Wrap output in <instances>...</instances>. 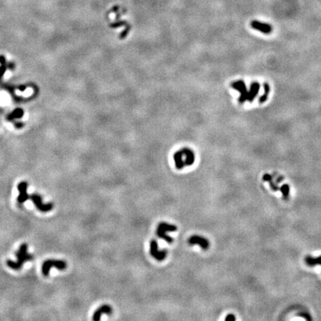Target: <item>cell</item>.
Returning <instances> with one entry per match:
<instances>
[{"label": "cell", "mask_w": 321, "mask_h": 321, "mask_svg": "<svg viewBox=\"0 0 321 321\" xmlns=\"http://www.w3.org/2000/svg\"><path fill=\"white\" fill-rule=\"evenodd\" d=\"M0 64H1V66H0V78H2L4 75V74L5 73L6 69H8V63H6V60L5 57L2 56V55L0 56Z\"/></svg>", "instance_id": "cell-16"}, {"label": "cell", "mask_w": 321, "mask_h": 321, "mask_svg": "<svg viewBox=\"0 0 321 321\" xmlns=\"http://www.w3.org/2000/svg\"><path fill=\"white\" fill-rule=\"evenodd\" d=\"M176 230H177V227L174 225L168 224V223L166 222H160L158 225V228H157L156 234L159 238L165 240L166 242H169V243H171V242H173V239L170 237V236H168L167 234V232H168V231H176Z\"/></svg>", "instance_id": "cell-4"}, {"label": "cell", "mask_w": 321, "mask_h": 321, "mask_svg": "<svg viewBox=\"0 0 321 321\" xmlns=\"http://www.w3.org/2000/svg\"><path fill=\"white\" fill-rule=\"evenodd\" d=\"M251 26L254 29L262 33V34H269L272 32V27L271 25L268 24V23L254 20V21L251 22Z\"/></svg>", "instance_id": "cell-9"}, {"label": "cell", "mask_w": 321, "mask_h": 321, "mask_svg": "<svg viewBox=\"0 0 321 321\" xmlns=\"http://www.w3.org/2000/svg\"><path fill=\"white\" fill-rule=\"evenodd\" d=\"M27 250H28V245L26 243L23 244L20 247L18 252L17 253V260L16 262H14V261L11 260H8V266L14 269V270H20L23 266V264L26 262V261L33 259V258H34L33 256L31 254H28L27 252Z\"/></svg>", "instance_id": "cell-3"}, {"label": "cell", "mask_w": 321, "mask_h": 321, "mask_svg": "<svg viewBox=\"0 0 321 321\" xmlns=\"http://www.w3.org/2000/svg\"><path fill=\"white\" fill-rule=\"evenodd\" d=\"M112 312V309L111 306H109V305H103V306H100V308H98L94 311L93 315V320H100V319L101 318L102 315H103V314H110Z\"/></svg>", "instance_id": "cell-10"}, {"label": "cell", "mask_w": 321, "mask_h": 321, "mask_svg": "<svg viewBox=\"0 0 321 321\" xmlns=\"http://www.w3.org/2000/svg\"><path fill=\"white\" fill-rule=\"evenodd\" d=\"M19 89H20V91H22V92H23V91L26 90V87H25V86H20V87L19 88Z\"/></svg>", "instance_id": "cell-21"}, {"label": "cell", "mask_w": 321, "mask_h": 321, "mask_svg": "<svg viewBox=\"0 0 321 321\" xmlns=\"http://www.w3.org/2000/svg\"><path fill=\"white\" fill-rule=\"evenodd\" d=\"M27 187H28V184L26 182H20L18 185V190L20 191V195H19L18 198H17V201H18L20 204H23L27 199Z\"/></svg>", "instance_id": "cell-11"}, {"label": "cell", "mask_w": 321, "mask_h": 321, "mask_svg": "<svg viewBox=\"0 0 321 321\" xmlns=\"http://www.w3.org/2000/svg\"><path fill=\"white\" fill-rule=\"evenodd\" d=\"M272 179H272V176H271L270 174H265L263 176V180L265 181V182H269L272 190H274V191H277V190H280V187H278L277 185L274 183V182H273Z\"/></svg>", "instance_id": "cell-15"}, {"label": "cell", "mask_w": 321, "mask_h": 321, "mask_svg": "<svg viewBox=\"0 0 321 321\" xmlns=\"http://www.w3.org/2000/svg\"><path fill=\"white\" fill-rule=\"evenodd\" d=\"M270 86H269L268 83H265V84H264V93L261 96L260 98H259V103H265V102H266L268 98L269 93H270Z\"/></svg>", "instance_id": "cell-14"}, {"label": "cell", "mask_w": 321, "mask_h": 321, "mask_svg": "<svg viewBox=\"0 0 321 321\" xmlns=\"http://www.w3.org/2000/svg\"><path fill=\"white\" fill-rule=\"evenodd\" d=\"M231 87L234 90L240 93V97L238 100L240 103H245V102L254 101L260 90V84L259 82L254 81L250 84L249 88L247 87L245 81L242 80H235L231 84Z\"/></svg>", "instance_id": "cell-1"}, {"label": "cell", "mask_w": 321, "mask_h": 321, "mask_svg": "<svg viewBox=\"0 0 321 321\" xmlns=\"http://www.w3.org/2000/svg\"><path fill=\"white\" fill-rule=\"evenodd\" d=\"M23 126V124H22V123H19V124H16L15 127H17V128H20V127H22Z\"/></svg>", "instance_id": "cell-20"}, {"label": "cell", "mask_w": 321, "mask_h": 321, "mask_svg": "<svg viewBox=\"0 0 321 321\" xmlns=\"http://www.w3.org/2000/svg\"><path fill=\"white\" fill-rule=\"evenodd\" d=\"M235 320H236V317H235V316H234L233 314H228L227 317H225V320H227V321H228V320H233V321H234Z\"/></svg>", "instance_id": "cell-18"}, {"label": "cell", "mask_w": 321, "mask_h": 321, "mask_svg": "<svg viewBox=\"0 0 321 321\" xmlns=\"http://www.w3.org/2000/svg\"><path fill=\"white\" fill-rule=\"evenodd\" d=\"M188 243L191 245H198L201 247L202 249L207 250L210 247V242L204 237H201V236L194 235L192 236L188 240Z\"/></svg>", "instance_id": "cell-8"}, {"label": "cell", "mask_w": 321, "mask_h": 321, "mask_svg": "<svg viewBox=\"0 0 321 321\" xmlns=\"http://www.w3.org/2000/svg\"><path fill=\"white\" fill-rule=\"evenodd\" d=\"M149 252L150 254L152 255V257L155 258V259L158 261H162L166 258L167 252L166 250H163V251H158V242L156 240H152L150 242V250H149Z\"/></svg>", "instance_id": "cell-7"}, {"label": "cell", "mask_w": 321, "mask_h": 321, "mask_svg": "<svg viewBox=\"0 0 321 321\" xmlns=\"http://www.w3.org/2000/svg\"><path fill=\"white\" fill-rule=\"evenodd\" d=\"M300 316H303V317H304L306 319V320H311V317H310L309 316H308V317H307V315H308L307 314H303V313H302V314H300Z\"/></svg>", "instance_id": "cell-19"}, {"label": "cell", "mask_w": 321, "mask_h": 321, "mask_svg": "<svg viewBox=\"0 0 321 321\" xmlns=\"http://www.w3.org/2000/svg\"><path fill=\"white\" fill-rule=\"evenodd\" d=\"M306 263L308 266H314L317 265H321V256L317 258H313L308 256L306 258Z\"/></svg>", "instance_id": "cell-13"}, {"label": "cell", "mask_w": 321, "mask_h": 321, "mask_svg": "<svg viewBox=\"0 0 321 321\" xmlns=\"http://www.w3.org/2000/svg\"><path fill=\"white\" fill-rule=\"evenodd\" d=\"M289 190H290V187H289L287 184L283 185L281 187H280V191H281L282 193H283V199H288V198H289Z\"/></svg>", "instance_id": "cell-17"}, {"label": "cell", "mask_w": 321, "mask_h": 321, "mask_svg": "<svg viewBox=\"0 0 321 321\" xmlns=\"http://www.w3.org/2000/svg\"><path fill=\"white\" fill-rule=\"evenodd\" d=\"M176 167L183 169L186 166H191L195 161V154L191 149L184 147L175 152L173 156Z\"/></svg>", "instance_id": "cell-2"}, {"label": "cell", "mask_w": 321, "mask_h": 321, "mask_svg": "<svg viewBox=\"0 0 321 321\" xmlns=\"http://www.w3.org/2000/svg\"><path fill=\"white\" fill-rule=\"evenodd\" d=\"M31 199L37 207V208L41 212H48L52 210L53 204L51 203L48 204H43L42 203V199L41 196L38 194H31L27 195V199Z\"/></svg>", "instance_id": "cell-6"}, {"label": "cell", "mask_w": 321, "mask_h": 321, "mask_svg": "<svg viewBox=\"0 0 321 321\" xmlns=\"http://www.w3.org/2000/svg\"><path fill=\"white\" fill-rule=\"evenodd\" d=\"M283 177H279L277 179V183H279V182H280L281 181L283 180Z\"/></svg>", "instance_id": "cell-22"}, {"label": "cell", "mask_w": 321, "mask_h": 321, "mask_svg": "<svg viewBox=\"0 0 321 321\" xmlns=\"http://www.w3.org/2000/svg\"><path fill=\"white\" fill-rule=\"evenodd\" d=\"M23 115H24V112L22 109H16L10 115H8V120L11 121L14 118H20L23 117Z\"/></svg>", "instance_id": "cell-12"}, {"label": "cell", "mask_w": 321, "mask_h": 321, "mask_svg": "<svg viewBox=\"0 0 321 321\" xmlns=\"http://www.w3.org/2000/svg\"><path fill=\"white\" fill-rule=\"evenodd\" d=\"M67 266L66 262L63 260H58V259H48L45 261L42 264V271L44 276L47 277L49 275L50 270L52 267H55L59 270H65Z\"/></svg>", "instance_id": "cell-5"}]
</instances>
